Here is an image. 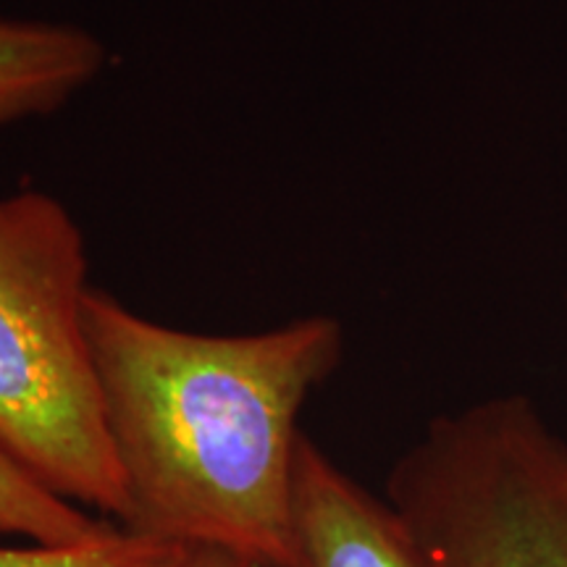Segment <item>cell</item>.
I'll use <instances>...</instances> for the list:
<instances>
[{
	"mask_svg": "<svg viewBox=\"0 0 567 567\" xmlns=\"http://www.w3.org/2000/svg\"><path fill=\"white\" fill-rule=\"evenodd\" d=\"M111 526L113 523H105L74 502L48 492L0 452V536L63 547L90 542Z\"/></svg>",
	"mask_w": 567,
	"mask_h": 567,
	"instance_id": "obj_6",
	"label": "cell"
},
{
	"mask_svg": "<svg viewBox=\"0 0 567 567\" xmlns=\"http://www.w3.org/2000/svg\"><path fill=\"white\" fill-rule=\"evenodd\" d=\"M87 243L59 197H0V452L124 526L126 486L84 337Z\"/></svg>",
	"mask_w": 567,
	"mask_h": 567,
	"instance_id": "obj_2",
	"label": "cell"
},
{
	"mask_svg": "<svg viewBox=\"0 0 567 567\" xmlns=\"http://www.w3.org/2000/svg\"><path fill=\"white\" fill-rule=\"evenodd\" d=\"M189 547L142 536L122 526L80 544L0 547V567H184Z\"/></svg>",
	"mask_w": 567,
	"mask_h": 567,
	"instance_id": "obj_7",
	"label": "cell"
},
{
	"mask_svg": "<svg viewBox=\"0 0 567 567\" xmlns=\"http://www.w3.org/2000/svg\"><path fill=\"white\" fill-rule=\"evenodd\" d=\"M384 499L425 567H567V439L523 394L436 415Z\"/></svg>",
	"mask_w": 567,
	"mask_h": 567,
	"instance_id": "obj_3",
	"label": "cell"
},
{
	"mask_svg": "<svg viewBox=\"0 0 567 567\" xmlns=\"http://www.w3.org/2000/svg\"><path fill=\"white\" fill-rule=\"evenodd\" d=\"M105 63L101 38L82 27L0 17V126L63 109Z\"/></svg>",
	"mask_w": 567,
	"mask_h": 567,
	"instance_id": "obj_5",
	"label": "cell"
},
{
	"mask_svg": "<svg viewBox=\"0 0 567 567\" xmlns=\"http://www.w3.org/2000/svg\"><path fill=\"white\" fill-rule=\"evenodd\" d=\"M84 337L130 499L122 528L305 567L297 417L342 363V323L305 316L252 334H197L90 287Z\"/></svg>",
	"mask_w": 567,
	"mask_h": 567,
	"instance_id": "obj_1",
	"label": "cell"
},
{
	"mask_svg": "<svg viewBox=\"0 0 567 567\" xmlns=\"http://www.w3.org/2000/svg\"><path fill=\"white\" fill-rule=\"evenodd\" d=\"M295 509L305 567H425L392 505L308 434L295 452Z\"/></svg>",
	"mask_w": 567,
	"mask_h": 567,
	"instance_id": "obj_4",
	"label": "cell"
},
{
	"mask_svg": "<svg viewBox=\"0 0 567 567\" xmlns=\"http://www.w3.org/2000/svg\"><path fill=\"white\" fill-rule=\"evenodd\" d=\"M184 567H260L255 559L237 551L218 547H189V559Z\"/></svg>",
	"mask_w": 567,
	"mask_h": 567,
	"instance_id": "obj_8",
	"label": "cell"
}]
</instances>
